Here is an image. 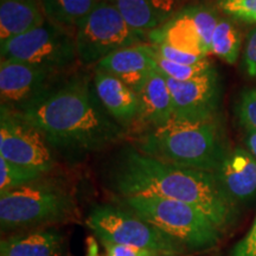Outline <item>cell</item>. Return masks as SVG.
Instances as JSON below:
<instances>
[{
  "mask_svg": "<svg viewBox=\"0 0 256 256\" xmlns=\"http://www.w3.org/2000/svg\"><path fill=\"white\" fill-rule=\"evenodd\" d=\"M214 176L235 204L246 203L256 196V158L247 148L229 150Z\"/></svg>",
  "mask_w": 256,
  "mask_h": 256,
  "instance_id": "7c38bea8",
  "label": "cell"
},
{
  "mask_svg": "<svg viewBox=\"0 0 256 256\" xmlns=\"http://www.w3.org/2000/svg\"><path fill=\"white\" fill-rule=\"evenodd\" d=\"M121 206L180 243L188 252H208L218 244L222 232L197 208L160 197L120 198Z\"/></svg>",
  "mask_w": 256,
  "mask_h": 256,
  "instance_id": "5b68a950",
  "label": "cell"
},
{
  "mask_svg": "<svg viewBox=\"0 0 256 256\" xmlns=\"http://www.w3.org/2000/svg\"><path fill=\"white\" fill-rule=\"evenodd\" d=\"M86 223L100 242L133 246L158 255L179 256L188 252L180 243L122 206H95Z\"/></svg>",
  "mask_w": 256,
  "mask_h": 256,
  "instance_id": "52a82bcc",
  "label": "cell"
},
{
  "mask_svg": "<svg viewBox=\"0 0 256 256\" xmlns=\"http://www.w3.org/2000/svg\"><path fill=\"white\" fill-rule=\"evenodd\" d=\"M148 40L151 44H164L196 55H209L194 23L188 6L164 25L148 32Z\"/></svg>",
  "mask_w": 256,
  "mask_h": 256,
  "instance_id": "ac0fdd59",
  "label": "cell"
},
{
  "mask_svg": "<svg viewBox=\"0 0 256 256\" xmlns=\"http://www.w3.org/2000/svg\"><path fill=\"white\" fill-rule=\"evenodd\" d=\"M2 60L66 72L78 62L75 32L49 19L34 30L0 44Z\"/></svg>",
  "mask_w": 256,
  "mask_h": 256,
  "instance_id": "ba28073f",
  "label": "cell"
},
{
  "mask_svg": "<svg viewBox=\"0 0 256 256\" xmlns=\"http://www.w3.org/2000/svg\"><path fill=\"white\" fill-rule=\"evenodd\" d=\"M139 113L128 136L159 127L174 118V100L165 76L154 69L139 92Z\"/></svg>",
  "mask_w": 256,
  "mask_h": 256,
  "instance_id": "4fadbf2b",
  "label": "cell"
},
{
  "mask_svg": "<svg viewBox=\"0 0 256 256\" xmlns=\"http://www.w3.org/2000/svg\"><path fill=\"white\" fill-rule=\"evenodd\" d=\"M242 46L241 32L229 17H220L211 38L210 54L228 64L238 62Z\"/></svg>",
  "mask_w": 256,
  "mask_h": 256,
  "instance_id": "44dd1931",
  "label": "cell"
},
{
  "mask_svg": "<svg viewBox=\"0 0 256 256\" xmlns=\"http://www.w3.org/2000/svg\"><path fill=\"white\" fill-rule=\"evenodd\" d=\"M87 252H86V256H101L100 250H98V243L96 241L94 236H89L87 238Z\"/></svg>",
  "mask_w": 256,
  "mask_h": 256,
  "instance_id": "1f68e13d",
  "label": "cell"
},
{
  "mask_svg": "<svg viewBox=\"0 0 256 256\" xmlns=\"http://www.w3.org/2000/svg\"><path fill=\"white\" fill-rule=\"evenodd\" d=\"M46 176L38 170L14 164L0 156V194L34 183Z\"/></svg>",
  "mask_w": 256,
  "mask_h": 256,
  "instance_id": "7402d4cb",
  "label": "cell"
},
{
  "mask_svg": "<svg viewBox=\"0 0 256 256\" xmlns=\"http://www.w3.org/2000/svg\"><path fill=\"white\" fill-rule=\"evenodd\" d=\"M78 62L98 64L115 51L148 44V34L134 30L119 10L108 0H98L95 8L75 30Z\"/></svg>",
  "mask_w": 256,
  "mask_h": 256,
  "instance_id": "8992f818",
  "label": "cell"
},
{
  "mask_svg": "<svg viewBox=\"0 0 256 256\" xmlns=\"http://www.w3.org/2000/svg\"><path fill=\"white\" fill-rule=\"evenodd\" d=\"M18 114L43 134L54 152L69 158L98 152L128 136L104 110L89 75L66 78L44 100Z\"/></svg>",
  "mask_w": 256,
  "mask_h": 256,
  "instance_id": "6da1fadb",
  "label": "cell"
},
{
  "mask_svg": "<svg viewBox=\"0 0 256 256\" xmlns=\"http://www.w3.org/2000/svg\"><path fill=\"white\" fill-rule=\"evenodd\" d=\"M95 68L116 76L139 94L150 74L156 69L153 49L150 43L124 48L101 60Z\"/></svg>",
  "mask_w": 256,
  "mask_h": 256,
  "instance_id": "9a60e30c",
  "label": "cell"
},
{
  "mask_svg": "<svg viewBox=\"0 0 256 256\" xmlns=\"http://www.w3.org/2000/svg\"><path fill=\"white\" fill-rule=\"evenodd\" d=\"M174 100V118L204 120L215 118L220 100V81L216 69L185 82L165 78Z\"/></svg>",
  "mask_w": 256,
  "mask_h": 256,
  "instance_id": "8fae6325",
  "label": "cell"
},
{
  "mask_svg": "<svg viewBox=\"0 0 256 256\" xmlns=\"http://www.w3.org/2000/svg\"><path fill=\"white\" fill-rule=\"evenodd\" d=\"M63 235L51 228L14 232L0 242V256H63Z\"/></svg>",
  "mask_w": 256,
  "mask_h": 256,
  "instance_id": "e0dca14e",
  "label": "cell"
},
{
  "mask_svg": "<svg viewBox=\"0 0 256 256\" xmlns=\"http://www.w3.org/2000/svg\"><path fill=\"white\" fill-rule=\"evenodd\" d=\"M151 46L159 56H162V58L168 60H171V62L174 63L194 66V64H198L203 62V60H208L206 56H200L196 55V54L186 52V51H182L179 49H176V48L164 46V44H151Z\"/></svg>",
  "mask_w": 256,
  "mask_h": 256,
  "instance_id": "4316f807",
  "label": "cell"
},
{
  "mask_svg": "<svg viewBox=\"0 0 256 256\" xmlns=\"http://www.w3.org/2000/svg\"><path fill=\"white\" fill-rule=\"evenodd\" d=\"M188 8H190L192 19L196 25L198 34H200L208 52L210 54L211 38H212L214 31L218 24L220 16L215 8L206 5H192L188 6Z\"/></svg>",
  "mask_w": 256,
  "mask_h": 256,
  "instance_id": "cb8c5ba5",
  "label": "cell"
},
{
  "mask_svg": "<svg viewBox=\"0 0 256 256\" xmlns=\"http://www.w3.org/2000/svg\"><path fill=\"white\" fill-rule=\"evenodd\" d=\"M236 115L247 130H256V88L244 89L240 95Z\"/></svg>",
  "mask_w": 256,
  "mask_h": 256,
  "instance_id": "484cf974",
  "label": "cell"
},
{
  "mask_svg": "<svg viewBox=\"0 0 256 256\" xmlns=\"http://www.w3.org/2000/svg\"><path fill=\"white\" fill-rule=\"evenodd\" d=\"M243 64L250 78H256V28L249 32L243 51Z\"/></svg>",
  "mask_w": 256,
  "mask_h": 256,
  "instance_id": "83f0119b",
  "label": "cell"
},
{
  "mask_svg": "<svg viewBox=\"0 0 256 256\" xmlns=\"http://www.w3.org/2000/svg\"><path fill=\"white\" fill-rule=\"evenodd\" d=\"M153 49V48H152ZM153 57H154L156 69L165 78L174 80V81L185 82L188 80L196 78L198 76L203 75L212 68V64L209 60H203V62L194 64V66H186V64L174 63L159 56L153 49Z\"/></svg>",
  "mask_w": 256,
  "mask_h": 256,
  "instance_id": "603a6c76",
  "label": "cell"
},
{
  "mask_svg": "<svg viewBox=\"0 0 256 256\" xmlns=\"http://www.w3.org/2000/svg\"><path fill=\"white\" fill-rule=\"evenodd\" d=\"M159 256H177V255H159Z\"/></svg>",
  "mask_w": 256,
  "mask_h": 256,
  "instance_id": "d6a6232c",
  "label": "cell"
},
{
  "mask_svg": "<svg viewBox=\"0 0 256 256\" xmlns=\"http://www.w3.org/2000/svg\"><path fill=\"white\" fill-rule=\"evenodd\" d=\"M98 0H40L46 19L60 26L76 30Z\"/></svg>",
  "mask_w": 256,
  "mask_h": 256,
  "instance_id": "ffe728a7",
  "label": "cell"
},
{
  "mask_svg": "<svg viewBox=\"0 0 256 256\" xmlns=\"http://www.w3.org/2000/svg\"><path fill=\"white\" fill-rule=\"evenodd\" d=\"M46 20L40 0H0V44Z\"/></svg>",
  "mask_w": 256,
  "mask_h": 256,
  "instance_id": "d6986e66",
  "label": "cell"
},
{
  "mask_svg": "<svg viewBox=\"0 0 256 256\" xmlns=\"http://www.w3.org/2000/svg\"><path fill=\"white\" fill-rule=\"evenodd\" d=\"M134 30L148 34L164 25L184 8L179 0H108Z\"/></svg>",
  "mask_w": 256,
  "mask_h": 256,
  "instance_id": "2e32d148",
  "label": "cell"
},
{
  "mask_svg": "<svg viewBox=\"0 0 256 256\" xmlns=\"http://www.w3.org/2000/svg\"><path fill=\"white\" fill-rule=\"evenodd\" d=\"M64 72L2 60L0 98L2 106L17 113L34 107L66 81Z\"/></svg>",
  "mask_w": 256,
  "mask_h": 256,
  "instance_id": "9c48e42d",
  "label": "cell"
},
{
  "mask_svg": "<svg viewBox=\"0 0 256 256\" xmlns=\"http://www.w3.org/2000/svg\"><path fill=\"white\" fill-rule=\"evenodd\" d=\"M92 82L104 110L130 132L139 113V96L136 92L116 76L98 68L94 70Z\"/></svg>",
  "mask_w": 256,
  "mask_h": 256,
  "instance_id": "5bb4252c",
  "label": "cell"
},
{
  "mask_svg": "<svg viewBox=\"0 0 256 256\" xmlns=\"http://www.w3.org/2000/svg\"><path fill=\"white\" fill-rule=\"evenodd\" d=\"M130 139V145L142 154L179 168L211 174L230 150L217 116L204 120L172 118Z\"/></svg>",
  "mask_w": 256,
  "mask_h": 256,
  "instance_id": "3957f363",
  "label": "cell"
},
{
  "mask_svg": "<svg viewBox=\"0 0 256 256\" xmlns=\"http://www.w3.org/2000/svg\"><path fill=\"white\" fill-rule=\"evenodd\" d=\"M217 8L229 18L256 24V0H218Z\"/></svg>",
  "mask_w": 256,
  "mask_h": 256,
  "instance_id": "d4e9b609",
  "label": "cell"
},
{
  "mask_svg": "<svg viewBox=\"0 0 256 256\" xmlns=\"http://www.w3.org/2000/svg\"><path fill=\"white\" fill-rule=\"evenodd\" d=\"M232 256H256V217L247 235L236 244Z\"/></svg>",
  "mask_w": 256,
  "mask_h": 256,
  "instance_id": "f546056e",
  "label": "cell"
},
{
  "mask_svg": "<svg viewBox=\"0 0 256 256\" xmlns=\"http://www.w3.org/2000/svg\"><path fill=\"white\" fill-rule=\"evenodd\" d=\"M0 156L44 174L56 165L55 152L43 134L5 106H0Z\"/></svg>",
  "mask_w": 256,
  "mask_h": 256,
  "instance_id": "30bf717a",
  "label": "cell"
},
{
  "mask_svg": "<svg viewBox=\"0 0 256 256\" xmlns=\"http://www.w3.org/2000/svg\"><path fill=\"white\" fill-rule=\"evenodd\" d=\"M106 249L107 256H153L158 255L154 252L146 250V249L136 248L133 246L119 244V243L101 242Z\"/></svg>",
  "mask_w": 256,
  "mask_h": 256,
  "instance_id": "f1b7e54d",
  "label": "cell"
},
{
  "mask_svg": "<svg viewBox=\"0 0 256 256\" xmlns=\"http://www.w3.org/2000/svg\"><path fill=\"white\" fill-rule=\"evenodd\" d=\"M110 190L120 198L160 197L184 202L209 217L220 232L232 226L236 204L211 172L179 168L122 147L110 164Z\"/></svg>",
  "mask_w": 256,
  "mask_h": 256,
  "instance_id": "7a4b0ae2",
  "label": "cell"
},
{
  "mask_svg": "<svg viewBox=\"0 0 256 256\" xmlns=\"http://www.w3.org/2000/svg\"><path fill=\"white\" fill-rule=\"evenodd\" d=\"M78 209L68 188L46 177L0 194L2 232H19L76 222Z\"/></svg>",
  "mask_w": 256,
  "mask_h": 256,
  "instance_id": "277c9868",
  "label": "cell"
},
{
  "mask_svg": "<svg viewBox=\"0 0 256 256\" xmlns=\"http://www.w3.org/2000/svg\"><path fill=\"white\" fill-rule=\"evenodd\" d=\"M153 256H159V255H153Z\"/></svg>",
  "mask_w": 256,
  "mask_h": 256,
  "instance_id": "836d02e7",
  "label": "cell"
},
{
  "mask_svg": "<svg viewBox=\"0 0 256 256\" xmlns=\"http://www.w3.org/2000/svg\"><path fill=\"white\" fill-rule=\"evenodd\" d=\"M244 142L248 151L256 158V130H247Z\"/></svg>",
  "mask_w": 256,
  "mask_h": 256,
  "instance_id": "4dcf8cb0",
  "label": "cell"
}]
</instances>
